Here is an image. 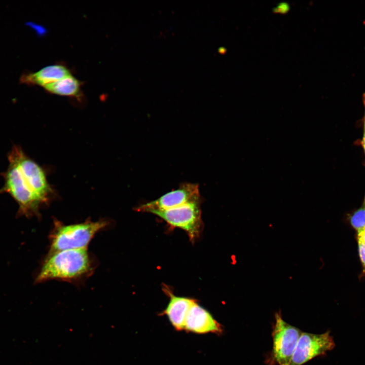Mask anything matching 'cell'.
<instances>
[{"mask_svg":"<svg viewBox=\"0 0 365 365\" xmlns=\"http://www.w3.org/2000/svg\"><path fill=\"white\" fill-rule=\"evenodd\" d=\"M200 199L198 184L185 182L179 187L163 195L154 201L137 207L138 211L153 213L175 208L187 203Z\"/></svg>","mask_w":365,"mask_h":365,"instance_id":"52a82bcc","label":"cell"},{"mask_svg":"<svg viewBox=\"0 0 365 365\" xmlns=\"http://www.w3.org/2000/svg\"><path fill=\"white\" fill-rule=\"evenodd\" d=\"M201 199L181 206L153 213L166 222L171 226L180 228L186 232L191 241L199 235L202 228Z\"/></svg>","mask_w":365,"mask_h":365,"instance_id":"277c9868","label":"cell"},{"mask_svg":"<svg viewBox=\"0 0 365 365\" xmlns=\"http://www.w3.org/2000/svg\"><path fill=\"white\" fill-rule=\"evenodd\" d=\"M91 266L86 249L51 252L45 261L35 280L42 282L56 279H76L87 273Z\"/></svg>","mask_w":365,"mask_h":365,"instance_id":"7a4b0ae2","label":"cell"},{"mask_svg":"<svg viewBox=\"0 0 365 365\" xmlns=\"http://www.w3.org/2000/svg\"><path fill=\"white\" fill-rule=\"evenodd\" d=\"M358 252L361 261L365 267V244L358 242Z\"/></svg>","mask_w":365,"mask_h":365,"instance_id":"4fadbf2b","label":"cell"},{"mask_svg":"<svg viewBox=\"0 0 365 365\" xmlns=\"http://www.w3.org/2000/svg\"><path fill=\"white\" fill-rule=\"evenodd\" d=\"M363 104L364 107V116L363 117V133H362V139L361 140V146L363 149V151L364 152L365 154V95L363 97Z\"/></svg>","mask_w":365,"mask_h":365,"instance_id":"5bb4252c","label":"cell"},{"mask_svg":"<svg viewBox=\"0 0 365 365\" xmlns=\"http://www.w3.org/2000/svg\"><path fill=\"white\" fill-rule=\"evenodd\" d=\"M185 329L193 333L205 334L213 333L221 334L223 331L222 325L204 308L195 302L187 314Z\"/></svg>","mask_w":365,"mask_h":365,"instance_id":"ba28073f","label":"cell"},{"mask_svg":"<svg viewBox=\"0 0 365 365\" xmlns=\"http://www.w3.org/2000/svg\"><path fill=\"white\" fill-rule=\"evenodd\" d=\"M349 222L358 232L365 228V196L360 207L350 215Z\"/></svg>","mask_w":365,"mask_h":365,"instance_id":"7c38bea8","label":"cell"},{"mask_svg":"<svg viewBox=\"0 0 365 365\" xmlns=\"http://www.w3.org/2000/svg\"><path fill=\"white\" fill-rule=\"evenodd\" d=\"M8 160V168L1 174L4 184L0 194L7 193L15 200L20 215H38L52 192L44 170L18 145H13Z\"/></svg>","mask_w":365,"mask_h":365,"instance_id":"6da1fadb","label":"cell"},{"mask_svg":"<svg viewBox=\"0 0 365 365\" xmlns=\"http://www.w3.org/2000/svg\"><path fill=\"white\" fill-rule=\"evenodd\" d=\"M335 346L333 338L328 331L320 334L302 332L290 365H302L315 357L324 355Z\"/></svg>","mask_w":365,"mask_h":365,"instance_id":"8992f818","label":"cell"},{"mask_svg":"<svg viewBox=\"0 0 365 365\" xmlns=\"http://www.w3.org/2000/svg\"><path fill=\"white\" fill-rule=\"evenodd\" d=\"M302 331L285 321L280 312L275 314L272 333V354L278 365H290Z\"/></svg>","mask_w":365,"mask_h":365,"instance_id":"5b68a950","label":"cell"},{"mask_svg":"<svg viewBox=\"0 0 365 365\" xmlns=\"http://www.w3.org/2000/svg\"><path fill=\"white\" fill-rule=\"evenodd\" d=\"M166 292L168 294L170 301L163 313L167 315L174 328L177 331L184 330L188 311L196 301L188 298L175 296L166 289Z\"/></svg>","mask_w":365,"mask_h":365,"instance_id":"9c48e42d","label":"cell"},{"mask_svg":"<svg viewBox=\"0 0 365 365\" xmlns=\"http://www.w3.org/2000/svg\"><path fill=\"white\" fill-rule=\"evenodd\" d=\"M105 221L68 225L56 223L51 235V252L69 249H86L94 236L106 226Z\"/></svg>","mask_w":365,"mask_h":365,"instance_id":"3957f363","label":"cell"},{"mask_svg":"<svg viewBox=\"0 0 365 365\" xmlns=\"http://www.w3.org/2000/svg\"><path fill=\"white\" fill-rule=\"evenodd\" d=\"M70 74L68 69L63 65H51L41 69L37 72L24 75L21 78V82L27 84L37 85L44 87Z\"/></svg>","mask_w":365,"mask_h":365,"instance_id":"30bf717a","label":"cell"},{"mask_svg":"<svg viewBox=\"0 0 365 365\" xmlns=\"http://www.w3.org/2000/svg\"><path fill=\"white\" fill-rule=\"evenodd\" d=\"M44 88L48 92L58 95L78 97L81 95V83L71 74Z\"/></svg>","mask_w":365,"mask_h":365,"instance_id":"8fae6325","label":"cell"},{"mask_svg":"<svg viewBox=\"0 0 365 365\" xmlns=\"http://www.w3.org/2000/svg\"><path fill=\"white\" fill-rule=\"evenodd\" d=\"M358 242L365 244V228L358 232Z\"/></svg>","mask_w":365,"mask_h":365,"instance_id":"9a60e30c","label":"cell"}]
</instances>
